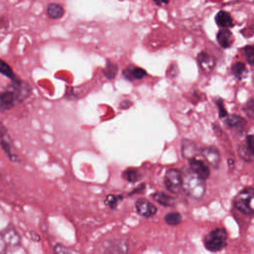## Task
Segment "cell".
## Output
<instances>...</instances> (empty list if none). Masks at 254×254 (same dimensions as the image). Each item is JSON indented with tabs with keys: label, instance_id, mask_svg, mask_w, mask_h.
Instances as JSON below:
<instances>
[{
	"label": "cell",
	"instance_id": "1",
	"mask_svg": "<svg viewBox=\"0 0 254 254\" xmlns=\"http://www.w3.org/2000/svg\"><path fill=\"white\" fill-rule=\"evenodd\" d=\"M31 85L21 80L11 81L5 87L0 88V112L12 109L26 101L31 95Z\"/></svg>",
	"mask_w": 254,
	"mask_h": 254
},
{
	"label": "cell",
	"instance_id": "2",
	"mask_svg": "<svg viewBox=\"0 0 254 254\" xmlns=\"http://www.w3.org/2000/svg\"><path fill=\"white\" fill-rule=\"evenodd\" d=\"M182 188L184 192L189 197L200 200L204 196L205 193V184L204 180L195 174L193 171L185 172L183 175Z\"/></svg>",
	"mask_w": 254,
	"mask_h": 254
},
{
	"label": "cell",
	"instance_id": "3",
	"mask_svg": "<svg viewBox=\"0 0 254 254\" xmlns=\"http://www.w3.org/2000/svg\"><path fill=\"white\" fill-rule=\"evenodd\" d=\"M21 245V238L16 229L7 227L0 233V254H12Z\"/></svg>",
	"mask_w": 254,
	"mask_h": 254
},
{
	"label": "cell",
	"instance_id": "4",
	"mask_svg": "<svg viewBox=\"0 0 254 254\" xmlns=\"http://www.w3.org/2000/svg\"><path fill=\"white\" fill-rule=\"evenodd\" d=\"M204 247L211 252H218L227 243V233L224 228H216L204 237Z\"/></svg>",
	"mask_w": 254,
	"mask_h": 254
},
{
	"label": "cell",
	"instance_id": "5",
	"mask_svg": "<svg viewBox=\"0 0 254 254\" xmlns=\"http://www.w3.org/2000/svg\"><path fill=\"white\" fill-rule=\"evenodd\" d=\"M234 204L239 212L249 216L254 215V189L246 188L238 193L234 201Z\"/></svg>",
	"mask_w": 254,
	"mask_h": 254
},
{
	"label": "cell",
	"instance_id": "6",
	"mask_svg": "<svg viewBox=\"0 0 254 254\" xmlns=\"http://www.w3.org/2000/svg\"><path fill=\"white\" fill-rule=\"evenodd\" d=\"M164 184L167 190L172 194H178L182 189L183 176L177 169H170L164 177Z\"/></svg>",
	"mask_w": 254,
	"mask_h": 254
},
{
	"label": "cell",
	"instance_id": "7",
	"mask_svg": "<svg viewBox=\"0 0 254 254\" xmlns=\"http://www.w3.org/2000/svg\"><path fill=\"white\" fill-rule=\"evenodd\" d=\"M102 254H126L128 244L124 239H112L104 242L102 248Z\"/></svg>",
	"mask_w": 254,
	"mask_h": 254
},
{
	"label": "cell",
	"instance_id": "8",
	"mask_svg": "<svg viewBox=\"0 0 254 254\" xmlns=\"http://www.w3.org/2000/svg\"><path fill=\"white\" fill-rule=\"evenodd\" d=\"M135 207L138 215L146 219L154 217L157 213V207L145 199H138L135 203Z\"/></svg>",
	"mask_w": 254,
	"mask_h": 254
},
{
	"label": "cell",
	"instance_id": "9",
	"mask_svg": "<svg viewBox=\"0 0 254 254\" xmlns=\"http://www.w3.org/2000/svg\"><path fill=\"white\" fill-rule=\"evenodd\" d=\"M201 155L205 160L207 165L212 166L213 168H219L220 164V155L219 150L216 147H205L201 150Z\"/></svg>",
	"mask_w": 254,
	"mask_h": 254
},
{
	"label": "cell",
	"instance_id": "10",
	"mask_svg": "<svg viewBox=\"0 0 254 254\" xmlns=\"http://www.w3.org/2000/svg\"><path fill=\"white\" fill-rule=\"evenodd\" d=\"M0 145H1L2 149L7 153V155L13 160L14 159V148H13V142L11 138L2 124H0Z\"/></svg>",
	"mask_w": 254,
	"mask_h": 254
},
{
	"label": "cell",
	"instance_id": "11",
	"mask_svg": "<svg viewBox=\"0 0 254 254\" xmlns=\"http://www.w3.org/2000/svg\"><path fill=\"white\" fill-rule=\"evenodd\" d=\"M190 168L195 174H197L203 180H206L210 177L211 172H210L209 165L197 158H193L190 160Z\"/></svg>",
	"mask_w": 254,
	"mask_h": 254
},
{
	"label": "cell",
	"instance_id": "12",
	"mask_svg": "<svg viewBox=\"0 0 254 254\" xmlns=\"http://www.w3.org/2000/svg\"><path fill=\"white\" fill-rule=\"evenodd\" d=\"M198 64L202 70L205 73H210L216 67V58L205 52H201L197 57Z\"/></svg>",
	"mask_w": 254,
	"mask_h": 254
},
{
	"label": "cell",
	"instance_id": "13",
	"mask_svg": "<svg viewBox=\"0 0 254 254\" xmlns=\"http://www.w3.org/2000/svg\"><path fill=\"white\" fill-rule=\"evenodd\" d=\"M122 76L127 81H139L147 77V72L141 68H138L135 66L127 67L122 73Z\"/></svg>",
	"mask_w": 254,
	"mask_h": 254
},
{
	"label": "cell",
	"instance_id": "14",
	"mask_svg": "<svg viewBox=\"0 0 254 254\" xmlns=\"http://www.w3.org/2000/svg\"><path fill=\"white\" fill-rule=\"evenodd\" d=\"M225 124L236 131L242 132L246 127V120L237 114L228 115L225 119Z\"/></svg>",
	"mask_w": 254,
	"mask_h": 254
},
{
	"label": "cell",
	"instance_id": "15",
	"mask_svg": "<svg viewBox=\"0 0 254 254\" xmlns=\"http://www.w3.org/2000/svg\"><path fill=\"white\" fill-rule=\"evenodd\" d=\"M217 39H218L219 44L221 46L223 49L229 48L234 43V35L228 29H221L218 33Z\"/></svg>",
	"mask_w": 254,
	"mask_h": 254
},
{
	"label": "cell",
	"instance_id": "16",
	"mask_svg": "<svg viewBox=\"0 0 254 254\" xmlns=\"http://www.w3.org/2000/svg\"><path fill=\"white\" fill-rule=\"evenodd\" d=\"M216 22L218 26L222 29H227L234 26V19L226 11H220L216 16Z\"/></svg>",
	"mask_w": 254,
	"mask_h": 254
},
{
	"label": "cell",
	"instance_id": "17",
	"mask_svg": "<svg viewBox=\"0 0 254 254\" xmlns=\"http://www.w3.org/2000/svg\"><path fill=\"white\" fill-rule=\"evenodd\" d=\"M152 198L155 202H157L158 203H160L161 205H163V206L171 207V206H174L176 204L175 198H173L172 196L167 195L163 192H157V193L153 194Z\"/></svg>",
	"mask_w": 254,
	"mask_h": 254
},
{
	"label": "cell",
	"instance_id": "18",
	"mask_svg": "<svg viewBox=\"0 0 254 254\" xmlns=\"http://www.w3.org/2000/svg\"><path fill=\"white\" fill-rule=\"evenodd\" d=\"M182 153L185 158H188L189 160L196 158V153H197L196 145L189 140H183L182 141Z\"/></svg>",
	"mask_w": 254,
	"mask_h": 254
},
{
	"label": "cell",
	"instance_id": "19",
	"mask_svg": "<svg viewBox=\"0 0 254 254\" xmlns=\"http://www.w3.org/2000/svg\"><path fill=\"white\" fill-rule=\"evenodd\" d=\"M47 15L51 18V19H60L63 17L65 10L63 8V6L59 3H50L47 6Z\"/></svg>",
	"mask_w": 254,
	"mask_h": 254
},
{
	"label": "cell",
	"instance_id": "20",
	"mask_svg": "<svg viewBox=\"0 0 254 254\" xmlns=\"http://www.w3.org/2000/svg\"><path fill=\"white\" fill-rule=\"evenodd\" d=\"M142 176H143L142 172L139 169H136V168H129V169L125 170L122 174L123 179L130 183L138 182L142 178Z\"/></svg>",
	"mask_w": 254,
	"mask_h": 254
},
{
	"label": "cell",
	"instance_id": "21",
	"mask_svg": "<svg viewBox=\"0 0 254 254\" xmlns=\"http://www.w3.org/2000/svg\"><path fill=\"white\" fill-rule=\"evenodd\" d=\"M104 77L108 80H113L115 77L118 76V73H119V67L117 64L112 63L111 61H107L106 62V65H105V68H103L102 71Z\"/></svg>",
	"mask_w": 254,
	"mask_h": 254
},
{
	"label": "cell",
	"instance_id": "22",
	"mask_svg": "<svg viewBox=\"0 0 254 254\" xmlns=\"http://www.w3.org/2000/svg\"><path fill=\"white\" fill-rule=\"evenodd\" d=\"M0 74L7 77L11 81L17 80V78H16V76H15V74L12 70V68L6 62H4L1 59H0Z\"/></svg>",
	"mask_w": 254,
	"mask_h": 254
},
{
	"label": "cell",
	"instance_id": "23",
	"mask_svg": "<svg viewBox=\"0 0 254 254\" xmlns=\"http://www.w3.org/2000/svg\"><path fill=\"white\" fill-rule=\"evenodd\" d=\"M247 73V70H246V67L243 63H240V62H237V63H235L232 67V74L238 80H241L243 78V76Z\"/></svg>",
	"mask_w": 254,
	"mask_h": 254
},
{
	"label": "cell",
	"instance_id": "24",
	"mask_svg": "<svg viewBox=\"0 0 254 254\" xmlns=\"http://www.w3.org/2000/svg\"><path fill=\"white\" fill-rule=\"evenodd\" d=\"M165 221L172 226L178 225L182 222V216L179 213H170L165 216Z\"/></svg>",
	"mask_w": 254,
	"mask_h": 254
},
{
	"label": "cell",
	"instance_id": "25",
	"mask_svg": "<svg viewBox=\"0 0 254 254\" xmlns=\"http://www.w3.org/2000/svg\"><path fill=\"white\" fill-rule=\"evenodd\" d=\"M244 57L247 63L251 66H254V47L253 46H246L243 49Z\"/></svg>",
	"mask_w": 254,
	"mask_h": 254
},
{
	"label": "cell",
	"instance_id": "26",
	"mask_svg": "<svg viewBox=\"0 0 254 254\" xmlns=\"http://www.w3.org/2000/svg\"><path fill=\"white\" fill-rule=\"evenodd\" d=\"M244 112L246 113V115L250 119H254V100L250 99L244 105L243 107Z\"/></svg>",
	"mask_w": 254,
	"mask_h": 254
},
{
	"label": "cell",
	"instance_id": "27",
	"mask_svg": "<svg viewBox=\"0 0 254 254\" xmlns=\"http://www.w3.org/2000/svg\"><path fill=\"white\" fill-rule=\"evenodd\" d=\"M54 254H77L72 249L66 247L63 244H57L54 247Z\"/></svg>",
	"mask_w": 254,
	"mask_h": 254
},
{
	"label": "cell",
	"instance_id": "28",
	"mask_svg": "<svg viewBox=\"0 0 254 254\" xmlns=\"http://www.w3.org/2000/svg\"><path fill=\"white\" fill-rule=\"evenodd\" d=\"M238 154L240 155V157L245 160V161H251L252 160V157L253 155L250 153V151L248 150L247 147H244V146H240L238 148Z\"/></svg>",
	"mask_w": 254,
	"mask_h": 254
},
{
	"label": "cell",
	"instance_id": "29",
	"mask_svg": "<svg viewBox=\"0 0 254 254\" xmlns=\"http://www.w3.org/2000/svg\"><path fill=\"white\" fill-rule=\"evenodd\" d=\"M120 199V197H117V196H113V195H110L106 198L105 200V203L107 205H109L110 207H114L115 205H117V203H119V200Z\"/></svg>",
	"mask_w": 254,
	"mask_h": 254
},
{
	"label": "cell",
	"instance_id": "30",
	"mask_svg": "<svg viewBox=\"0 0 254 254\" xmlns=\"http://www.w3.org/2000/svg\"><path fill=\"white\" fill-rule=\"evenodd\" d=\"M217 105H218V107H219V110H220V118H225V117H227V111H226V109H225V107H224V104H223V102L221 101V100H218L217 101Z\"/></svg>",
	"mask_w": 254,
	"mask_h": 254
},
{
	"label": "cell",
	"instance_id": "31",
	"mask_svg": "<svg viewBox=\"0 0 254 254\" xmlns=\"http://www.w3.org/2000/svg\"><path fill=\"white\" fill-rule=\"evenodd\" d=\"M246 145L250 153L254 156V136L253 135H248L246 138Z\"/></svg>",
	"mask_w": 254,
	"mask_h": 254
},
{
	"label": "cell",
	"instance_id": "32",
	"mask_svg": "<svg viewBox=\"0 0 254 254\" xmlns=\"http://www.w3.org/2000/svg\"><path fill=\"white\" fill-rule=\"evenodd\" d=\"M154 3L159 5V6H162V5H166L169 3V0H153Z\"/></svg>",
	"mask_w": 254,
	"mask_h": 254
}]
</instances>
